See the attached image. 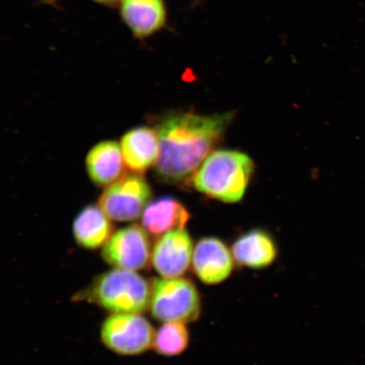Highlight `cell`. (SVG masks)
Listing matches in <instances>:
<instances>
[{
	"label": "cell",
	"mask_w": 365,
	"mask_h": 365,
	"mask_svg": "<svg viewBox=\"0 0 365 365\" xmlns=\"http://www.w3.org/2000/svg\"><path fill=\"white\" fill-rule=\"evenodd\" d=\"M118 7L122 21L135 38H148L167 24L164 0H121Z\"/></svg>",
	"instance_id": "30bf717a"
},
{
	"label": "cell",
	"mask_w": 365,
	"mask_h": 365,
	"mask_svg": "<svg viewBox=\"0 0 365 365\" xmlns=\"http://www.w3.org/2000/svg\"><path fill=\"white\" fill-rule=\"evenodd\" d=\"M235 113L203 114L175 113L158 126V158L155 168L160 179L180 182L192 178L220 143Z\"/></svg>",
	"instance_id": "6da1fadb"
},
{
	"label": "cell",
	"mask_w": 365,
	"mask_h": 365,
	"mask_svg": "<svg viewBox=\"0 0 365 365\" xmlns=\"http://www.w3.org/2000/svg\"><path fill=\"white\" fill-rule=\"evenodd\" d=\"M255 170L247 154L235 150H214L195 172L192 184L209 197L236 203L244 197Z\"/></svg>",
	"instance_id": "7a4b0ae2"
},
{
	"label": "cell",
	"mask_w": 365,
	"mask_h": 365,
	"mask_svg": "<svg viewBox=\"0 0 365 365\" xmlns=\"http://www.w3.org/2000/svg\"><path fill=\"white\" fill-rule=\"evenodd\" d=\"M275 240L263 230H253L237 239L232 254L239 266L262 270L270 267L277 257Z\"/></svg>",
	"instance_id": "7c38bea8"
},
{
	"label": "cell",
	"mask_w": 365,
	"mask_h": 365,
	"mask_svg": "<svg viewBox=\"0 0 365 365\" xmlns=\"http://www.w3.org/2000/svg\"><path fill=\"white\" fill-rule=\"evenodd\" d=\"M232 251L219 239L207 237L194 248L192 268L196 277L205 285L222 284L235 269Z\"/></svg>",
	"instance_id": "9c48e42d"
},
{
	"label": "cell",
	"mask_w": 365,
	"mask_h": 365,
	"mask_svg": "<svg viewBox=\"0 0 365 365\" xmlns=\"http://www.w3.org/2000/svg\"><path fill=\"white\" fill-rule=\"evenodd\" d=\"M112 314H141L150 307V284L136 272L114 268L96 277L75 295Z\"/></svg>",
	"instance_id": "3957f363"
},
{
	"label": "cell",
	"mask_w": 365,
	"mask_h": 365,
	"mask_svg": "<svg viewBox=\"0 0 365 365\" xmlns=\"http://www.w3.org/2000/svg\"><path fill=\"white\" fill-rule=\"evenodd\" d=\"M190 217L184 205L168 196L147 205L143 214V225L150 235L160 237L167 232L184 230Z\"/></svg>",
	"instance_id": "5bb4252c"
},
{
	"label": "cell",
	"mask_w": 365,
	"mask_h": 365,
	"mask_svg": "<svg viewBox=\"0 0 365 365\" xmlns=\"http://www.w3.org/2000/svg\"><path fill=\"white\" fill-rule=\"evenodd\" d=\"M120 147L126 167L141 175L157 163L158 131L147 126L134 128L122 137Z\"/></svg>",
	"instance_id": "8fae6325"
},
{
	"label": "cell",
	"mask_w": 365,
	"mask_h": 365,
	"mask_svg": "<svg viewBox=\"0 0 365 365\" xmlns=\"http://www.w3.org/2000/svg\"><path fill=\"white\" fill-rule=\"evenodd\" d=\"M76 243L88 250L106 245L113 235V226L106 214L98 205H89L82 209L73 225Z\"/></svg>",
	"instance_id": "9a60e30c"
},
{
	"label": "cell",
	"mask_w": 365,
	"mask_h": 365,
	"mask_svg": "<svg viewBox=\"0 0 365 365\" xmlns=\"http://www.w3.org/2000/svg\"><path fill=\"white\" fill-rule=\"evenodd\" d=\"M190 341V331L186 324L163 323L156 331L153 349L160 355L175 357L188 349Z\"/></svg>",
	"instance_id": "2e32d148"
},
{
	"label": "cell",
	"mask_w": 365,
	"mask_h": 365,
	"mask_svg": "<svg viewBox=\"0 0 365 365\" xmlns=\"http://www.w3.org/2000/svg\"><path fill=\"white\" fill-rule=\"evenodd\" d=\"M101 340L105 346L120 355L133 356L153 348L156 331L141 314H111L104 319Z\"/></svg>",
	"instance_id": "5b68a950"
},
{
	"label": "cell",
	"mask_w": 365,
	"mask_h": 365,
	"mask_svg": "<svg viewBox=\"0 0 365 365\" xmlns=\"http://www.w3.org/2000/svg\"><path fill=\"white\" fill-rule=\"evenodd\" d=\"M39 1L45 4H50V6H53V4H56L58 0H39Z\"/></svg>",
	"instance_id": "ac0fdd59"
},
{
	"label": "cell",
	"mask_w": 365,
	"mask_h": 365,
	"mask_svg": "<svg viewBox=\"0 0 365 365\" xmlns=\"http://www.w3.org/2000/svg\"><path fill=\"white\" fill-rule=\"evenodd\" d=\"M91 181L98 186H109L125 175L121 147L113 140L102 141L91 149L86 159Z\"/></svg>",
	"instance_id": "4fadbf2b"
},
{
	"label": "cell",
	"mask_w": 365,
	"mask_h": 365,
	"mask_svg": "<svg viewBox=\"0 0 365 365\" xmlns=\"http://www.w3.org/2000/svg\"><path fill=\"white\" fill-rule=\"evenodd\" d=\"M91 1L107 7H115L120 4L121 0H91Z\"/></svg>",
	"instance_id": "e0dca14e"
},
{
	"label": "cell",
	"mask_w": 365,
	"mask_h": 365,
	"mask_svg": "<svg viewBox=\"0 0 365 365\" xmlns=\"http://www.w3.org/2000/svg\"><path fill=\"white\" fill-rule=\"evenodd\" d=\"M152 197V189L139 173L125 175L103 191L98 205L117 222L133 221L144 212Z\"/></svg>",
	"instance_id": "8992f818"
},
{
	"label": "cell",
	"mask_w": 365,
	"mask_h": 365,
	"mask_svg": "<svg viewBox=\"0 0 365 365\" xmlns=\"http://www.w3.org/2000/svg\"><path fill=\"white\" fill-rule=\"evenodd\" d=\"M194 253L193 241L185 230L160 236L155 243L152 263L161 277H182L188 271Z\"/></svg>",
	"instance_id": "ba28073f"
},
{
	"label": "cell",
	"mask_w": 365,
	"mask_h": 365,
	"mask_svg": "<svg viewBox=\"0 0 365 365\" xmlns=\"http://www.w3.org/2000/svg\"><path fill=\"white\" fill-rule=\"evenodd\" d=\"M202 298L193 282L185 277L154 278L149 310L163 323L195 322L202 314Z\"/></svg>",
	"instance_id": "277c9868"
},
{
	"label": "cell",
	"mask_w": 365,
	"mask_h": 365,
	"mask_svg": "<svg viewBox=\"0 0 365 365\" xmlns=\"http://www.w3.org/2000/svg\"><path fill=\"white\" fill-rule=\"evenodd\" d=\"M153 249L143 227L131 225L114 232L103 246L102 257L110 266L123 270H143L152 259Z\"/></svg>",
	"instance_id": "52a82bcc"
}]
</instances>
